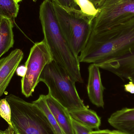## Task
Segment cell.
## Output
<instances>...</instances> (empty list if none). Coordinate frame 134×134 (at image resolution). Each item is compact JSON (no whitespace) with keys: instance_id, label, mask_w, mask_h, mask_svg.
I'll use <instances>...</instances> for the list:
<instances>
[{"instance_id":"1","label":"cell","mask_w":134,"mask_h":134,"mask_svg":"<svg viewBox=\"0 0 134 134\" xmlns=\"http://www.w3.org/2000/svg\"><path fill=\"white\" fill-rule=\"evenodd\" d=\"M134 51V17L98 34L91 33L80 63L97 65Z\"/></svg>"},{"instance_id":"2","label":"cell","mask_w":134,"mask_h":134,"mask_svg":"<svg viewBox=\"0 0 134 134\" xmlns=\"http://www.w3.org/2000/svg\"><path fill=\"white\" fill-rule=\"evenodd\" d=\"M39 19L44 39L53 59L76 82L82 83L79 56L62 33L52 0H44L40 6Z\"/></svg>"},{"instance_id":"3","label":"cell","mask_w":134,"mask_h":134,"mask_svg":"<svg viewBox=\"0 0 134 134\" xmlns=\"http://www.w3.org/2000/svg\"><path fill=\"white\" fill-rule=\"evenodd\" d=\"M39 81L46 85L48 94L69 111L88 108L78 94L75 81L54 60L45 67Z\"/></svg>"},{"instance_id":"4","label":"cell","mask_w":134,"mask_h":134,"mask_svg":"<svg viewBox=\"0 0 134 134\" xmlns=\"http://www.w3.org/2000/svg\"><path fill=\"white\" fill-rule=\"evenodd\" d=\"M12 111L11 122L15 134H57L44 113L34 103L10 94L5 98Z\"/></svg>"},{"instance_id":"5","label":"cell","mask_w":134,"mask_h":134,"mask_svg":"<svg viewBox=\"0 0 134 134\" xmlns=\"http://www.w3.org/2000/svg\"><path fill=\"white\" fill-rule=\"evenodd\" d=\"M52 2L62 33L79 56L91 33L93 18L85 15L80 9L64 8Z\"/></svg>"},{"instance_id":"6","label":"cell","mask_w":134,"mask_h":134,"mask_svg":"<svg viewBox=\"0 0 134 134\" xmlns=\"http://www.w3.org/2000/svg\"><path fill=\"white\" fill-rule=\"evenodd\" d=\"M91 22V33L98 34L134 17V0H102Z\"/></svg>"},{"instance_id":"7","label":"cell","mask_w":134,"mask_h":134,"mask_svg":"<svg viewBox=\"0 0 134 134\" xmlns=\"http://www.w3.org/2000/svg\"><path fill=\"white\" fill-rule=\"evenodd\" d=\"M52 57L44 40L35 43L31 48L25 63L26 75L21 79V91L26 97L32 96L46 66L51 62Z\"/></svg>"},{"instance_id":"8","label":"cell","mask_w":134,"mask_h":134,"mask_svg":"<svg viewBox=\"0 0 134 134\" xmlns=\"http://www.w3.org/2000/svg\"><path fill=\"white\" fill-rule=\"evenodd\" d=\"M97 65L100 68L111 72L121 79L128 80L134 83V51Z\"/></svg>"},{"instance_id":"9","label":"cell","mask_w":134,"mask_h":134,"mask_svg":"<svg viewBox=\"0 0 134 134\" xmlns=\"http://www.w3.org/2000/svg\"><path fill=\"white\" fill-rule=\"evenodd\" d=\"M23 57V51L16 49L0 60V97L4 93Z\"/></svg>"},{"instance_id":"10","label":"cell","mask_w":134,"mask_h":134,"mask_svg":"<svg viewBox=\"0 0 134 134\" xmlns=\"http://www.w3.org/2000/svg\"><path fill=\"white\" fill-rule=\"evenodd\" d=\"M100 68L94 64H91L88 68L89 76L87 92L91 102L99 108H104V87L101 78Z\"/></svg>"},{"instance_id":"11","label":"cell","mask_w":134,"mask_h":134,"mask_svg":"<svg viewBox=\"0 0 134 134\" xmlns=\"http://www.w3.org/2000/svg\"><path fill=\"white\" fill-rule=\"evenodd\" d=\"M46 100L63 134H75L69 111L48 94Z\"/></svg>"},{"instance_id":"12","label":"cell","mask_w":134,"mask_h":134,"mask_svg":"<svg viewBox=\"0 0 134 134\" xmlns=\"http://www.w3.org/2000/svg\"><path fill=\"white\" fill-rule=\"evenodd\" d=\"M113 127L127 134H134V108H125L113 113L108 120Z\"/></svg>"},{"instance_id":"13","label":"cell","mask_w":134,"mask_h":134,"mask_svg":"<svg viewBox=\"0 0 134 134\" xmlns=\"http://www.w3.org/2000/svg\"><path fill=\"white\" fill-rule=\"evenodd\" d=\"M13 23L9 18L3 16L0 23V58L13 47Z\"/></svg>"},{"instance_id":"14","label":"cell","mask_w":134,"mask_h":134,"mask_svg":"<svg viewBox=\"0 0 134 134\" xmlns=\"http://www.w3.org/2000/svg\"><path fill=\"white\" fill-rule=\"evenodd\" d=\"M69 112L72 119L88 128L98 130L100 126V117L95 111L88 108Z\"/></svg>"},{"instance_id":"15","label":"cell","mask_w":134,"mask_h":134,"mask_svg":"<svg viewBox=\"0 0 134 134\" xmlns=\"http://www.w3.org/2000/svg\"><path fill=\"white\" fill-rule=\"evenodd\" d=\"M33 103L37 105L42 110L47 117L48 120L54 128L57 134H63L60 127L57 124L52 113L49 108L46 100V95L42 94L36 100L33 102Z\"/></svg>"},{"instance_id":"16","label":"cell","mask_w":134,"mask_h":134,"mask_svg":"<svg viewBox=\"0 0 134 134\" xmlns=\"http://www.w3.org/2000/svg\"><path fill=\"white\" fill-rule=\"evenodd\" d=\"M19 6L14 0H0V15L14 22L19 13Z\"/></svg>"},{"instance_id":"17","label":"cell","mask_w":134,"mask_h":134,"mask_svg":"<svg viewBox=\"0 0 134 134\" xmlns=\"http://www.w3.org/2000/svg\"><path fill=\"white\" fill-rule=\"evenodd\" d=\"M76 4L83 13L91 17H93L97 14L98 9L90 0H74Z\"/></svg>"},{"instance_id":"18","label":"cell","mask_w":134,"mask_h":134,"mask_svg":"<svg viewBox=\"0 0 134 134\" xmlns=\"http://www.w3.org/2000/svg\"><path fill=\"white\" fill-rule=\"evenodd\" d=\"M0 116L6 121L9 126L12 127L11 107L5 98L0 100Z\"/></svg>"},{"instance_id":"19","label":"cell","mask_w":134,"mask_h":134,"mask_svg":"<svg viewBox=\"0 0 134 134\" xmlns=\"http://www.w3.org/2000/svg\"><path fill=\"white\" fill-rule=\"evenodd\" d=\"M72 122L75 134H91L92 129L80 124L72 119Z\"/></svg>"},{"instance_id":"20","label":"cell","mask_w":134,"mask_h":134,"mask_svg":"<svg viewBox=\"0 0 134 134\" xmlns=\"http://www.w3.org/2000/svg\"><path fill=\"white\" fill-rule=\"evenodd\" d=\"M60 6L69 8L77 9L78 6L74 0H52Z\"/></svg>"},{"instance_id":"21","label":"cell","mask_w":134,"mask_h":134,"mask_svg":"<svg viewBox=\"0 0 134 134\" xmlns=\"http://www.w3.org/2000/svg\"><path fill=\"white\" fill-rule=\"evenodd\" d=\"M125 91L131 94H134V83L132 81H130L127 84L124 86Z\"/></svg>"},{"instance_id":"22","label":"cell","mask_w":134,"mask_h":134,"mask_svg":"<svg viewBox=\"0 0 134 134\" xmlns=\"http://www.w3.org/2000/svg\"><path fill=\"white\" fill-rule=\"evenodd\" d=\"M27 68L26 66H20L17 68L16 69V72L19 76H21L22 78L26 75Z\"/></svg>"},{"instance_id":"23","label":"cell","mask_w":134,"mask_h":134,"mask_svg":"<svg viewBox=\"0 0 134 134\" xmlns=\"http://www.w3.org/2000/svg\"><path fill=\"white\" fill-rule=\"evenodd\" d=\"M91 134H111V131L108 130H98L92 131L91 132Z\"/></svg>"},{"instance_id":"24","label":"cell","mask_w":134,"mask_h":134,"mask_svg":"<svg viewBox=\"0 0 134 134\" xmlns=\"http://www.w3.org/2000/svg\"><path fill=\"white\" fill-rule=\"evenodd\" d=\"M0 134H15L12 127L9 126L4 131L0 130Z\"/></svg>"},{"instance_id":"25","label":"cell","mask_w":134,"mask_h":134,"mask_svg":"<svg viewBox=\"0 0 134 134\" xmlns=\"http://www.w3.org/2000/svg\"><path fill=\"white\" fill-rule=\"evenodd\" d=\"M102 1V0H90L97 8Z\"/></svg>"},{"instance_id":"26","label":"cell","mask_w":134,"mask_h":134,"mask_svg":"<svg viewBox=\"0 0 134 134\" xmlns=\"http://www.w3.org/2000/svg\"><path fill=\"white\" fill-rule=\"evenodd\" d=\"M111 134H127L122 131L115 130L111 131Z\"/></svg>"},{"instance_id":"27","label":"cell","mask_w":134,"mask_h":134,"mask_svg":"<svg viewBox=\"0 0 134 134\" xmlns=\"http://www.w3.org/2000/svg\"><path fill=\"white\" fill-rule=\"evenodd\" d=\"M22 1V0H14V1H15L16 3H17V4H18L19 2H20Z\"/></svg>"},{"instance_id":"28","label":"cell","mask_w":134,"mask_h":134,"mask_svg":"<svg viewBox=\"0 0 134 134\" xmlns=\"http://www.w3.org/2000/svg\"><path fill=\"white\" fill-rule=\"evenodd\" d=\"M3 16H2L1 15H0V23H1V21L2 19V18Z\"/></svg>"},{"instance_id":"29","label":"cell","mask_w":134,"mask_h":134,"mask_svg":"<svg viewBox=\"0 0 134 134\" xmlns=\"http://www.w3.org/2000/svg\"></svg>"}]
</instances>
